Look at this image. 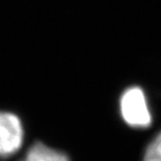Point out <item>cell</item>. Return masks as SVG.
I'll return each instance as SVG.
<instances>
[{"label":"cell","mask_w":161,"mask_h":161,"mask_svg":"<svg viewBox=\"0 0 161 161\" xmlns=\"http://www.w3.org/2000/svg\"><path fill=\"white\" fill-rule=\"evenodd\" d=\"M120 112L124 120L133 128H147L152 124L146 94L139 87H131L124 92Z\"/></svg>","instance_id":"6da1fadb"},{"label":"cell","mask_w":161,"mask_h":161,"mask_svg":"<svg viewBox=\"0 0 161 161\" xmlns=\"http://www.w3.org/2000/svg\"><path fill=\"white\" fill-rule=\"evenodd\" d=\"M24 129L17 115L0 111V159L9 158L21 149Z\"/></svg>","instance_id":"7a4b0ae2"},{"label":"cell","mask_w":161,"mask_h":161,"mask_svg":"<svg viewBox=\"0 0 161 161\" xmlns=\"http://www.w3.org/2000/svg\"><path fill=\"white\" fill-rule=\"evenodd\" d=\"M19 161H70L68 156L42 142H35L28 147Z\"/></svg>","instance_id":"3957f363"},{"label":"cell","mask_w":161,"mask_h":161,"mask_svg":"<svg viewBox=\"0 0 161 161\" xmlns=\"http://www.w3.org/2000/svg\"><path fill=\"white\" fill-rule=\"evenodd\" d=\"M143 161H161V132L149 144Z\"/></svg>","instance_id":"277c9868"}]
</instances>
